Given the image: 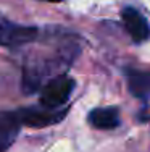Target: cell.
Wrapping results in <instances>:
<instances>
[{"mask_svg":"<svg viewBox=\"0 0 150 152\" xmlns=\"http://www.w3.org/2000/svg\"><path fill=\"white\" fill-rule=\"evenodd\" d=\"M39 29L36 26H24L10 21L0 12V45L16 49V47L31 44L37 39Z\"/></svg>","mask_w":150,"mask_h":152,"instance_id":"1","label":"cell"},{"mask_svg":"<svg viewBox=\"0 0 150 152\" xmlns=\"http://www.w3.org/2000/svg\"><path fill=\"white\" fill-rule=\"evenodd\" d=\"M76 81L66 75L52 78L41 91V105L47 108H58L65 105L73 92Z\"/></svg>","mask_w":150,"mask_h":152,"instance_id":"2","label":"cell"},{"mask_svg":"<svg viewBox=\"0 0 150 152\" xmlns=\"http://www.w3.org/2000/svg\"><path fill=\"white\" fill-rule=\"evenodd\" d=\"M66 108L58 110V108L47 107H24L18 110L21 123L29 128H47V126L57 125L66 117Z\"/></svg>","mask_w":150,"mask_h":152,"instance_id":"3","label":"cell"},{"mask_svg":"<svg viewBox=\"0 0 150 152\" xmlns=\"http://www.w3.org/2000/svg\"><path fill=\"white\" fill-rule=\"evenodd\" d=\"M121 20H123L124 29L128 31V34L131 36L134 42L141 44L150 37V24L147 18L139 10L133 8V7H124L121 10Z\"/></svg>","mask_w":150,"mask_h":152,"instance_id":"4","label":"cell"},{"mask_svg":"<svg viewBox=\"0 0 150 152\" xmlns=\"http://www.w3.org/2000/svg\"><path fill=\"white\" fill-rule=\"evenodd\" d=\"M21 120L18 110H3L0 112V152H8L15 144L21 129Z\"/></svg>","mask_w":150,"mask_h":152,"instance_id":"5","label":"cell"},{"mask_svg":"<svg viewBox=\"0 0 150 152\" xmlns=\"http://www.w3.org/2000/svg\"><path fill=\"white\" fill-rule=\"evenodd\" d=\"M87 121L92 128L97 129H115L120 126V110L118 107H97L89 112Z\"/></svg>","mask_w":150,"mask_h":152,"instance_id":"6","label":"cell"},{"mask_svg":"<svg viewBox=\"0 0 150 152\" xmlns=\"http://www.w3.org/2000/svg\"><path fill=\"white\" fill-rule=\"evenodd\" d=\"M126 83L128 89L134 97H139L142 100L150 99V73L136 68H126Z\"/></svg>","mask_w":150,"mask_h":152,"instance_id":"7","label":"cell"},{"mask_svg":"<svg viewBox=\"0 0 150 152\" xmlns=\"http://www.w3.org/2000/svg\"><path fill=\"white\" fill-rule=\"evenodd\" d=\"M44 2H53V3H58V2H62V0H44Z\"/></svg>","mask_w":150,"mask_h":152,"instance_id":"8","label":"cell"}]
</instances>
